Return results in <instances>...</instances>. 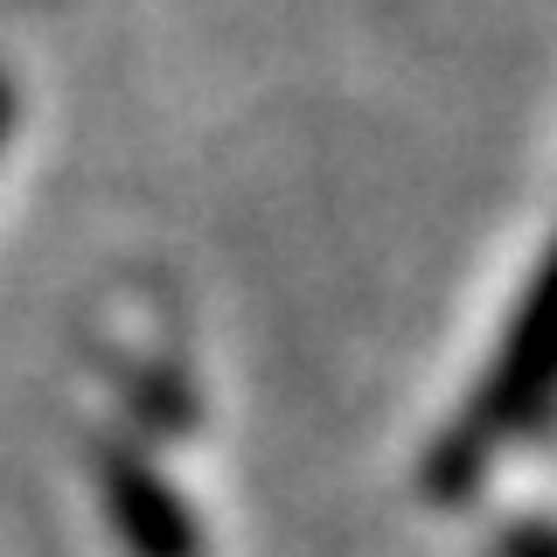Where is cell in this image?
Returning a JSON list of instances; mask_svg holds the SVG:
<instances>
[{"label":"cell","mask_w":557,"mask_h":557,"mask_svg":"<svg viewBox=\"0 0 557 557\" xmlns=\"http://www.w3.org/2000/svg\"><path fill=\"white\" fill-rule=\"evenodd\" d=\"M557 411V244L544 251V265H536L530 293H522L509 335H502L495 362L481 370L474 397H467V411L446 425V440L432 446L425 460V487L440 502L467 495L495 453H509L530 425H544Z\"/></svg>","instance_id":"obj_1"},{"label":"cell","mask_w":557,"mask_h":557,"mask_svg":"<svg viewBox=\"0 0 557 557\" xmlns=\"http://www.w3.org/2000/svg\"><path fill=\"white\" fill-rule=\"evenodd\" d=\"M104 487H112V516L126 530L133 557H202L196 522H188V509L174 502V487L161 474H147L139 460H112Z\"/></svg>","instance_id":"obj_2"},{"label":"cell","mask_w":557,"mask_h":557,"mask_svg":"<svg viewBox=\"0 0 557 557\" xmlns=\"http://www.w3.org/2000/svg\"><path fill=\"white\" fill-rule=\"evenodd\" d=\"M495 557H557V530L550 522H516V530L495 544Z\"/></svg>","instance_id":"obj_3"}]
</instances>
